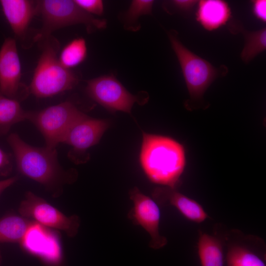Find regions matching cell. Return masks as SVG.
I'll list each match as a JSON object with an SVG mask.
<instances>
[{
  "label": "cell",
  "mask_w": 266,
  "mask_h": 266,
  "mask_svg": "<svg viewBox=\"0 0 266 266\" xmlns=\"http://www.w3.org/2000/svg\"><path fill=\"white\" fill-rule=\"evenodd\" d=\"M18 179V177L16 176L0 180V195L6 189L15 183Z\"/></svg>",
  "instance_id": "4316f807"
},
{
  "label": "cell",
  "mask_w": 266,
  "mask_h": 266,
  "mask_svg": "<svg viewBox=\"0 0 266 266\" xmlns=\"http://www.w3.org/2000/svg\"><path fill=\"white\" fill-rule=\"evenodd\" d=\"M0 5L14 33L17 37H22L37 12V2L29 0H0Z\"/></svg>",
  "instance_id": "5bb4252c"
},
{
  "label": "cell",
  "mask_w": 266,
  "mask_h": 266,
  "mask_svg": "<svg viewBox=\"0 0 266 266\" xmlns=\"http://www.w3.org/2000/svg\"><path fill=\"white\" fill-rule=\"evenodd\" d=\"M18 211L20 216L49 229L63 231L70 237L77 234L80 225L78 216L65 215L31 191L26 193Z\"/></svg>",
  "instance_id": "52a82bcc"
},
{
  "label": "cell",
  "mask_w": 266,
  "mask_h": 266,
  "mask_svg": "<svg viewBox=\"0 0 266 266\" xmlns=\"http://www.w3.org/2000/svg\"><path fill=\"white\" fill-rule=\"evenodd\" d=\"M226 260L228 266H266L264 261L255 253L239 245L229 249Z\"/></svg>",
  "instance_id": "44dd1931"
},
{
  "label": "cell",
  "mask_w": 266,
  "mask_h": 266,
  "mask_svg": "<svg viewBox=\"0 0 266 266\" xmlns=\"http://www.w3.org/2000/svg\"><path fill=\"white\" fill-rule=\"evenodd\" d=\"M50 37L46 38L30 86V92L38 98L51 97L72 89L78 81L76 75L59 62L58 42Z\"/></svg>",
  "instance_id": "3957f363"
},
{
  "label": "cell",
  "mask_w": 266,
  "mask_h": 266,
  "mask_svg": "<svg viewBox=\"0 0 266 266\" xmlns=\"http://www.w3.org/2000/svg\"><path fill=\"white\" fill-rule=\"evenodd\" d=\"M11 169L9 156L0 148V173L7 175Z\"/></svg>",
  "instance_id": "d4e9b609"
},
{
  "label": "cell",
  "mask_w": 266,
  "mask_h": 266,
  "mask_svg": "<svg viewBox=\"0 0 266 266\" xmlns=\"http://www.w3.org/2000/svg\"><path fill=\"white\" fill-rule=\"evenodd\" d=\"M171 3L174 7L182 12H189L198 3L197 0H174Z\"/></svg>",
  "instance_id": "484cf974"
},
{
  "label": "cell",
  "mask_w": 266,
  "mask_h": 266,
  "mask_svg": "<svg viewBox=\"0 0 266 266\" xmlns=\"http://www.w3.org/2000/svg\"><path fill=\"white\" fill-rule=\"evenodd\" d=\"M85 114L72 103L66 101L38 112H30L28 120L43 135L45 146L56 149L72 126Z\"/></svg>",
  "instance_id": "8992f818"
},
{
  "label": "cell",
  "mask_w": 266,
  "mask_h": 266,
  "mask_svg": "<svg viewBox=\"0 0 266 266\" xmlns=\"http://www.w3.org/2000/svg\"><path fill=\"white\" fill-rule=\"evenodd\" d=\"M75 2L84 11L93 15H101L104 11L103 3L100 0H74Z\"/></svg>",
  "instance_id": "603a6c76"
},
{
  "label": "cell",
  "mask_w": 266,
  "mask_h": 266,
  "mask_svg": "<svg viewBox=\"0 0 266 266\" xmlns=\"http://www.w3.org/2000/svg\"><path fill=\"white\" fill-rule=\"evenodd\" d=\"M37 12L41 14L43 25L36 39L46 38L55 30L76 24L85 25L89 32L104 29L106 26L105 20L87 13L74 0H40L37 2Z\"/></svg>",
  "instance_id": "277c9868"
},
{
  "label": "cell",
  "mask_w": 266,
  "mask_h": 266,
  "mask_svg": "<svg viewBox=\"0 0 266 266\" xmlns=\"http://www.w3.org/2000/svg\"><path fill=\"white\" fill-rule=\"evenodd\" d=\"M140 162L151 181L176 189L186 166L185 151L170 137L143 133Z\"/></svg>",
  "instance_id": "7a4b0ae2"
},
{
  "label": "cell",
  "mask_w": 266,
  "mask_h": 266,
  "mask_svg": "<svg viewBox=\"0 0 266 266\" xmlns=\"http://www.w3.org/2000/svg\"><path fill=\"white\" fill-rule=\"evenodd\" d=\"M252 12L255 17L260 21H266V0H255L252 1Z\"/></svg>",
  "instance_id": "cb8c5ba5"
},
{
  "label": "cell",
  "mask_w": 266,
  "mask_h": 266,
  "mask_svg": "<svg viewBox=\"0 0 266 266\" xmlns=\"http://www.w3.org/2000/svg\"><path fill=\"white\" fill-rule=\"evenodd\" d=\"M109 125L105 120L85 114L72 126L62 142L72 147L71 152L68 153L69 157L77 152H84L97 144Z\"/></svg>",
  "instance_id": "7c38bea8"
},
{
  "label": "cell",
  "mask_w": 266,
  "mask_h": 266,
  "mask_svg": "<svg viewBox=\"0 0 266 266\" xmlns=\"http://www.w3.org/2000/svg\"><path fill=\"white\" fill-rule=\"evenodd\" d=\"M0 96H1V95H0Z\"/></svg>",
  "instance_id": "83f0119b"
},
{
  "label": "cell",
  "mask_w": 266,
  "mask_h": 266,
  "mask_svg": "<svg viewBox=\"0 0 266 266\" xmlns=\"http://www.w3.org/2000/svg\"><path fill=\"white\" fill-rule=\"evenodd\" d=\"M152 196L156 202L174 206L191 221L201 223L208 217L199 203L178 192L176 189L164 186L157 187L152 192Z\"/></svg>",
  "instance_id": "4fadbf2b"
},
{
  "label": "cell",
  "mask_w": 266,
  "mask_h": 266,
  "mask_svg": "<svg viewBox=\"0 0 266 266\" xmlns=\"http://www.w3.org/2000/svg\"><path fill=\"white\" fill-rule=\"evenodd\" d=\"M7 141L19 171L43 186L53 197L61 196L64 185L74 181L75 172L62 168L56 149L33 146L15 133L8 136Z\"/></svg>",
  "instance_id": "6da1fadb"
},
{
  "label": "cell",
  "mask_w": 266,
  "mask_h": 266,
  "mask_svg": "<svg viewBox=\"0 0 266 266\" xmlns=\"http://www.w3.org/2000/svg\"><path fill=\"white\" fill-rule=\"evenodd\" d=\"M30 112L23 110L19 101L0 96V135L6 133L14 124L28 120Z\"/></svg>",
  "instance_id": "e0dca14e"
},
{
  "label": "cell",
  "mask_w": 266,
  "mask_h": 266,
  "mask_svg": "<svg viewBox=\"0 0 266 266\" xmlns=\"http://www.w3.org/2000/svg\"><path fill=\"white\" fill-rule=\"evenodd\" d=\"M245 37V44L241 53L242 61L248 63L266 48V28L254 31H243Z\"/></svg>",
  "instance_id": "ffe728a7"
},
{
  "label": "cell",
  "mask_w": 266,
  "mask_h": 266,
  "mask_svg": "<svg viewBox=\"0 0 266 266\" xmlns=\"http://www.w3.org/2000/svg\"><path fill=\"white\" fill-rule=\"evenodd\" d=\"M129 194L133 203L128 214L129 219L134 225L141 226L150 235V247L154 249L162 248L167 244V240L160 233L161 212L157 203L136 187L130 190Z\"/></svg>",
  "instance_id": "9c48e42d"
},
{
  "label": "cell",
  "mask_w": 266,
  "mask_h": 266,
  "mask_svg": "<svg viewBox=\"0 0 266 266\" xmlns=\"http://www.w3.org/2000/svg\"><path fill=\"white\" fill-rule=\"evenodd\" d=\"M168 35L180 64L190 98L192 100H200L218 76L220 69L186 48L175 31L169 32Z\"/></svg>",
  "instance_id": "5b68a950"
},
{
  "label": "cell",
  "mask_w": 266,
  "mask_h": 266,
  "mask_svg": "<svg viewBox=\"0 0 266 266\" xmlns=\"http://www.w3.org/2000/svg\"><path fill=\"white\" fill-rule=\"evenodd\" d=\"M19 243L27 252L47 263L57 265L61 260V246L56 235L49 228L34 222Z\"/></svg>",
  "instance_id": "8fae6325"
},
{
  "label": "cell",
  "mask_w": 266,
  "mask_h": 266,
  "mask_svg": "<svg viewBox=\"0 0 266 266\" xmlns=\"http://www.w3.org/2000/svg\"><path fill=\"white\" fill-rule=\"evenodd\" d=\"M198 2L196 19L200 25L209 31L225 25L231 16L228 2L222 0H201Z\"/></svg>",
  "instance_id": "9a60e30c"
},
{
  "label": "cell",
  "mask_w": 266,
  "mask_h": 266,
  "mask_svg": "<svg viewBox=\"0 0 266 266\" xmlns=\"http://www.w3.org/2000/svg\"><path fill=\"white\" fill-rule=\"evenodd\" d=\"M154 0H133L125 14V21L128 24L136 22L140 16L152 13Z\"/></svg>",
  "instance_id": "7402d4cb"
},
{
  "label": "cell",
  "mask_w": 266,
  "mask_h": 266,
  "mask_svg": "<svg viewBox=\"0 0 266 266\" xmlns=\"http://www.w3.org/2000/svg\"><path fill=\"white\" fill-rule=\"evenodd\" d=\"M198 251L201 266H223V247L216 237L200 232Z\"/></svg>",
  "instance_id": "2e32d148"
},
{
  "label": "cell",
  "mask_w": 266,
  "mask_h": 266,
  "mask_svg": "<svg viewBox=\"0 0 266 266\" xmlns=\"http://www.w3.org/2000/svg\"><path fill=\"white\" fill-rule=\"evenodd\" d=\"M33 222L15 215H9L0 218V243H19Z\"/></svg>",
  "instance_id": "ac0fdd59"
},
{
  "label": "cell",
  "mask_w": 266,
  "mask_h": 266,
  "mask_svg": "<svg viewBox=\"0 0 266 266\" xmlns=\"http://www.w3.org/2000/svg\"><path fill=\"white\" fill-rule=\"evenodd\" d=\"M87 54L85 40L82 37H78L73 39L64 46L58 59L65 67L70 69L81 64L86 58Z\"/></svg>",
  "instance_id": "d6986e66"
},
{
  "label": "cell",
  "mask_w": 266,
  "mask_h": 266,
  "mask_svg": "<svg viewBox=\"0 0 266 266\" xmlns=\"http://www.w3.org/2000/svg\"><path fill=\"white\" fill-rule=\"evenodd\" d=\"M21 65L14 38L5 39L0 48V95L17 100L25 97L21 85Z\"/></svg>",
  "instance_id": "30bf717a"
},
{
  "label": "cell",
  "mask_w": 266,
  "mask_h": 266,
  "mask_svg": "<svg viewBox=\"0 0 266 266\" xmlns=\"http://www.w3.org/2000/svg\"><path fill=\"white\" fill-rule=\"evenodd\" d=\"M86 89L90 98L112 111L130 113L133 105L139 100L111 75H102L88 81Z\"/></svg>",
  "instance_id": "ba28073f"
}]
</instances>
